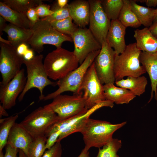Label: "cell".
I'll use <instances>...</instances> for the list:
<instances>
[{
	"instance_id": "74e56055",
	"label": "cell",
	"mask_w": 157,
	"mask_h": 157,
	"mask_svg": "<svg viewBox=\"0 0 157 157\" xmlns=\"http://www.w3.org/2000/svg\"><path fill=\"white\" fill-rule=\"evenodd\" d=\"M5 152L4 157H17V154L19 152V149L12 147L7 144L5 146Z\"/></svg>"
},
{
	"instance_id": "e0dca14e",
	"label": "cell",
	"mask_w": 157,
	"mask_h": 157,
	"mask_svg": "<svg viewBox=\"0 0 157 157\" xmlns=\"http://www.w3.org/2000/svg\"><path fill=\"white\" fill-rule=\"evenodd\" d=\"M33 138L19 123H15L10 132L7 144L13 147L22 150L27 157L28 148Z\"/></svg>"
},
{
	"instance_id": "d6986e66",
	"label": "cell",
	"mask_w": 157,
	"mask_h": 157,
	"mask_svg": "<svg viewBox=\"0 0 157 157\" xmlns=\"http://www.w3.org/2000/svg\"><path fill=\"white\" fill-rule=\"evenodd\" d=\"M67 7L70 17L78 27L85 28L89 25L90 8L88 0H74Z\"/></svg>"
},
{
	"instance_id": "2e32d148",
	"label": "cell",
	"mask_w": 157,
	"mask_h": 157,
	"mask_svg": "<svg viewBox=\"0 0 157 157\" xmlns=\"http://www.w3.org/2000/svg\"><path fill=\"white\" fill-rule=\"evenodd\" d=\"M126 28L118 19L111 20L106 40L117 55L123 52L126 47L125 40Z\"/></svg>"
},
{
	"instance_id": "8992f818",
	"label": "cell",
	"mask_w": 157,
	"mask_h": 157,
	"mask_svg": "<svg viewBox=\"0 0 157 157\" xmlns=\"http://www.w3.org/2000/svg\"><path fill=\"white\" fill-rule=\"evenodd\" d=\"M100 49L89 54L79 66L57 81L58 88L55 91L44 96L43 100L53 99L56 96L66 91L75 94H80L79 89L85 74L99 53Z\"/></svg>"
},
{
	"instance_id": "8d00e7d4",
	"label": "cell",
	"mask_w": 157,
	"mask_h": 157,
	"mask_svg": "<svg viewBox=\"0 0 157 157\" xmlns=\"http://www.w3.org/2000/svg\"><path fill=\"white\" fill-rule=\"evenodd\" d=\"M60 134V131H58L50 135L47 139L46 142V149H49L54 145L57 142Z\"/></svg>"
},
{
	"instance_id": "d6a6232c",
	"label": "cell",
	"mask_w": 157,
	"mask_h": 157,
	"mask_svg": "<svg viewBox=\"0 0 157 157\" xmlns=\"http://www.w3.org/2000/svg\"><path fill=\"white\" fill-rule=\"evenodd\" d=\"M52 10L53 11L52 14L41 19L51 22L60 20L70 17L67 6L62 8L56 9Z\"/></svg>"
},
{
	"instance_id": "9c48e42d",
	"label": "cell",
	"mask_w": 157,
	"mask_h": 157,
	"mask_svg": "<svg viewBox=\"0 0 157 157\" xmlns=\"http://www.w3.org/2000/svg\"><path fill=\"white\" fill-rule=\"evenodd\" d=\"M56 113L60 121L87 111L83 94L59 95L50 103L44 106Z\"/></svg>"
},
{
	"instance_id": "7c38bea8",
	"label": "cell",
	"mask_w": 157,
	"mask_h": 157,
	"mask_svg": "<svg viewBox=\"0 0 157 157\" xmlns=\"http://www.w3.org/2000/svg\"><path fill=\"white\" fill-rule=\"evenodd\" d=\"M116 56L115 51L106 40L94 61L96 74L102 84L115 82L114 66Z\"/></svg>"
},
{
	"instance_id": "30bf717a",
	"label": "cell",
	"mask_w": 157,
	"mask_h": 157,
	"mask_svg": "<svg viewBox=\"0 0 157 157\" xmlns=\"http://www.w3.org/2000/svg\"><path fill=\"white\" fill-rule=\"evenodd\" d=\"M86 108L89 109L106 100L103 85L96 74L94 62L87 70L79 89Z\"/></svg>"
},
{
	"instance_id": "484cf974",
	"label": "cell",
	"mask_w": 157,
	"mask_h": 157,
	"mask_svg": "<svg viewBox=\"0 0 157 157\" xmlns=\"http://www.w3.org/2000/svg\"><path fill=\"white\" fill-rule=\"evenodd\" d=\"M126 27L137 28L141 24L131 8L130 0H123V4L118 19Z\"/></svg>"
},
{
	"instance_id": "9a60e30c",
	"label": "cell",
	"mask_w": 157,
	"mask_h": 157,
	"mask_svg": "<svg viewBox=\"0 0 157 157\" xmlns=\"http://www.w3.org/2000/svg\"><path fill=\"white\" fill-rule=\"evenodd\" d=\"M24 68L8 83L0 85V101L3 107L9 109L16 104V100L23 91L26 82Z\"/></svg>"
},
{
	"instance_id": "8fae6325",
	"label": "cell",
	"mask_w": 157,
	"mask_h": 157,
	"mask_svg": "<svg viewBox=\"0 0 157 157\" xmlns=\"http://www.w3.org/2000/svg\"><path fill=\"white\" fill-rule=\"evenodd\" d=\"M0 72L2 81L0 85H5L10 81L21 70L24 59L11 45L0 42Z\"/></svg>"
},
{
	"instance_id": "f35d334b",
	"label": "cell",
	"mask_w": 157,
	"mask_h": 157,
	"mask_svg": "<svg viewBox=\"0 0 157 157\" xmlns=\"http://www.w3.org/2000/svg\"><path fill=\"white\" fill-rule=\"evenodd\" d=\"M68 1V0H57L51 10H53L56 9L62 8L67 7Z\"/></svg>"
},
{
	"instance_id": "d590c367",
	"label": "cell",
	"mask_w": 157,
	"mask_h": 157,
	"mask_svg": "<svg viewBox=\"0 0 157 157\" xmlns=\"http://www.w3.org/2000/svg\"><path fill=\"white\" fill-rule=\"evenodd\" d=\"M26 15L29 21L31 28L40 19L35 10V8L29 9L27 11Z\"/></svg>"
},
{
	"instance_id": "44dd1931",
	"label": "cell",
	"mask_w": 157,
	"mask_h": 157,
	"mask_svg": "<svg viewBox=\"0 0 157 157\" xmlns=\"http://www.w3.org/2000/svg\"><path fill=\"white\" fill-rule=\"evenodd\" d=\"M134 32V37L138 49L142 51L147 52H157V39L153 36L149 28L137 29Z\"/></svg>"
},
{
	"instance_id": "ab89813d",
	"label": "cell",
	"mask_w": 157,
	"mask_h": 157,
	"mask_svg": "<svg viewBox=\"0 0 157 157\" xmlns=\"http://www.w3.org/2000/svg\"><path fill=\"white\" fill-rule=\"evenodd\" d=\"M27 44L25 43H22L19 45L16 48L17 53L22 56L29 49Z\"/></svg>"
},
{
	"instance_id": "ffe728a7",
	"label": "cell",
	"mask_w": 157,
	"mask_h": 157,
	"mask_svg": "<svg viewBox=\"0 0 157 157\" xmlns=\"http://www.w3.org/2000/svg\"><path fill=\"white\" fill-rule=\"evenodd\" d=\"M103 88L106 99L117 104H128L136 97L129 90L117 87L113 83L104 84Z\"/></svg>"
},
{
	"instance_id": "e575fe53",
	"label": "cell",
	"mask_w": 157,
	"mask_h": 157,
	"mask_svg": "<svg viewBox=\"0 0 157 157\" xmlns=\"http://www.w3.org/2000/svg\"><path fill=\"white\" fill-rule=\"evenodd\" d=\"M35 10L39 17L42 18L50 16L53 13L49 5L42 3L35 7Z\"/></svg>"
},
{
	"instance_id": "f907efd6",
	"label": "cell",
	"mask_w": 157,
	"mask_h": 157,
	"mask_svg": "<svg viewBox=\"0 0 157 157\" xmlns=\"http://www.w3.org/2000/svg\"><path fill=\"white\" fill-rule=\"evenodd\" d=\"M0 157H4V155L2 150L0 151Z\"/></svg>"
},
{
	"instance_id": "f6af8a7d",
	"label": "cell",
	"mask_w": 157,
	"mask_h": 157,
	"mask_svg": "<svg viewBox=\"0 0 157 157\" xmlns=\"http://www.w3.org/2000/svg\"><path fill=\"white\" fill-rule=\"evenodd\" d=\"M8 116L9 115L8 113L2 106V105H0V119L1 118L2 116Z\"/></svg>"
},
{
	"instance_id": "5bb4252c",
	"label": "cell",
	"mask_w": 157,
	"mask_h": 157,
	"mask_svg": "<svg viewBox=\"0 0 157 157\" xmlns=\"http://www.w3.org/2000/svg\"><path fill=\"white\" fill-rule=\"evenodd\" d=\"M71 37L74 44L73 52L80 65L89 54L101 48L89 28L78 27Z\"/></svg>"
},
{
	"instance_id": "1f68e13d",
	"label": "cell",
	"mask_w": 157,
	"mask_h": 157,
	"mask_svg": "<svg viewBox=\"0 0 157 157\" xmlns=\"http://www.w3.org/2000/svg\"><path fill=\"white\" fill-rule=\"evenodd\" d=\"M122 142L121 140L113 138L112 140L103 146L102 149L99 148L96 157H120L117 152L121 148Z\"/></svg>"
},
{
	"instance_id": "7402d4cb",
	"label": "cell",
	"mask_w": 157,
	"mask_h": 157,
	"mask_svg": "<svg viewBox=\"0 0 157 157\" xmlns=\"http://www.w3.org/2000/svg\"><path fill=\"white\" fill-rule=\"evenodd\" d=\"M0 15L10 24L24 29H31L26 14L13 10L1 1L0 2Z\"/></svg>"
},
{
	"instance_id": "bcb514c9",
	"label": "cell",
	"mask_w": 157,
	"mask_h": 157,
	"mask_svg": "<svg viewBox=\"0 0 157 157\" xmlns=\"http://www.w3.org/2000/svg\"><path fill=\"white\" fill-rule=\"evenodd\" d=\"M78 157H90L89 155V152L88 151H85L83 149Z\"/></svg>"
},
{
	"instance_id": "3957f363",
	"label": "cell",
	"mask_w": 157,
	"mask_h": 157,
	"mask_svg": "<svg viewBox=\"0 0 157 157\" xmlns=\"http://www.w3.org/2000/svg\"><path fill=\"white\" fill-rule=\"evenodd\" d=\"M31 29L33 34L27 44L31 46L32 49L39 54L43 51L44 44L52 45L58 48L61 47L64 42H73L70 36L58 31L46 20L40 19Z\"/></svg>"
},
{
	"instance_id": "603a6c76",
	"label": "cell",
	"mask_w": 157,
	"mask_h": 157,
	"mask_svg": "<svg viewBox=\"0 0 157 157\" xmlns=\"http://www.w3.org/2000/svg\"><path fill=\"white\" fill-rule=\"evenodd\" d=\"M3 31L8 35V40L17 48L20 44L27 43L33 34L31 29L23 28L11 24H7Z\"/></svg>"
},
{
	"instance_id": "52a82bcc",
	"label": "cell",
	"mask_w": 157,
	"mask_h": 157,
	"mask_svg": "<svg viewBox=\"0 0 157 157\" xmlns=\"http://www.w3.org/2000/svg\"><path fill=\"white\" fill-rule=\"evenodd\" d=\"M59 121L57 115L44 106L35 110L19 124L34 138L45 136L49 128Z\"/></svg>"
},
{
	"instance_id": "7a4b0ae2",
	"label": "cell",
	"mask_w": 157,
	"mask_h": 157,
	"mask_svg": "<svg viewBox=\"0 0 157 157\" xmlns=\"http://www.w3.org/2000/svg\"><path fill=\"white\" fill-rule=\"evenodd\" d=\"M43 64L48 77L58 80L77 68L79 63L73 51L60 47L49 53Z\"/></svg>"
},
{
	"instance_id": "6da1fadb",
	"label": "cell",
	"mask_w": 157,
	"mask_h": 157,
	"mask_svg": "<svg viewBox=\"0 0 157 157\" xmlns=\"http://www.w3.org/2000/svg\"><path fill=\"white\" fill-rule=\"evenodd\" d=\"M126 123V122L113 124L103 120L94 119L89 118L80 131L83 137L85 151L90 148H99L106 144L113 139L114 132Z\"/></svg>"
},
{
	"instance_id": "4fadbf2b",
	"label": "cell",
	"mask_w": 157,
	"mask_h": 157,
	"mask_svg": "<svg viewBox=\"0 0 157 157\" xmlns=\"http://www.w3.org/2000/svg\"><path fill=\"white\" fill-rule=\"evenodd\" d=\"M88 1L90 8L89 29L102 45L106 40L111 21L104 11L100 0Z\"/></svg>"
},
{
	"instance_id": "ee69618b",
	"label": "cell",
	"mask_w": 157,
	"mask_h": 157,
	"mask_svg": "<svg viewBox=\"0 0 157 157\" xmlns=\"http://www.w3.org/2000/svg\"><path fill=\"white\" fill-rule=\"evenodd\" d=\"M149 29L153 36L157 39V21L154 22Z\"/></svg>"
},
{
	"instance_id": "d4e9b609",
	"label": "cell",
	"mask_w": 157,
	"mask_h": 157,
	"mask_svg": "<svg viewBox=\"0 0 157 157\" xmlns=\"http://www.w3.org/2000/svg\"><path fill=\"white\" fill-rule=\"evenodd\" d=\"M132 10L141 25L149 28L154 23L156 9L145 7L137 3L135 0H130Z\"/></svg>"
},
{
	"instance_id": "b9f144b4",
	"label": "cell",
	"mask_w": 157,
	"mask_h": 157,
	"mask_svg": "<svg viewBox=\"0 0 157 157\" xmlns=\"http://www.w3.org/2000/svg\"><path fill=\"white\" fill-rule=\"evenodd\" d=\"M33 51L28 49L23 56L24 59L26 60L32 59L34 57Z\"/></svg>"
},
{
	"instance_id": "ba28073f",
	"label": "cell",
	"mask_w": 157,
	"mask_h": 157,
	"mask_svg": "<svg viewBox=\"0 0 157 157\" xmlns=\"http://www.w3.org/2000/svg\"><path fill=\"white\" fill-rule=\"evenodd\" d=\"M114 103L111 101L106 100L97 104L86 112L69 119L58 121L49 128L45 136L48 138L52 133L60 131L61 134L57 142H60L71 134L80 132L90 115L96 110L103 107L112 108L114 106Z\"/></svg>"
},
{
	"instance_id": "f1b7e54d",
	"label": "cell",
	"mask_w": 157,
	"mask_h": 157,
	"mask_svg": "<svg viewBox=\"0 0 157 157\" xmlns=\"http://www.w3.org/2000/svg\"><path fill=\"white\" fill-rule=\"evenodd\" d=\"M105 13L111 21L118 19L123 4V0H101Z\"/></svg>"
},
{
	"instance_id": "60d3db41",
	"label": "cell",
	"mask_w": 157,
	"mask_h": 157,
	"mask_svg": "<svg viewBox=\"0 0 157 157\" xmlns=\"http://www.w3.org/2000/svg\"><path fill=\"white\" fill-rule=\"evenodd\" d=\"M141 3H145L147 7L151 8L157 6V0H135Z\"/></svg>"
},
{
	"instance_id": "7bdbcfd3",
	"label": "cell",
	"mask_w": 157,
	"mask_h": 157,
	"mask_svg": "<svg viewBox=\"0 0 157 157\" xmlns=\"http://www.w3.org/2000/svg\"><path fill=\"white\" fill-rule=\"evenodd\" d=\"M6 21L3 17L0 15V36H1L3 35V31L7 25Z\"/></svg>"
},
{
	"instance_id": "4316f807",
	"label": "cell",
	"mask_w": 157,
	"mask_h": 157,
	"mask_svg": "<svg viewBox=\"0 0 157 157\" xmlns=\"http://www.w3.org/2000/svg\"><path fill=\"white\" fill-rule=\"evenodd\" d=\"M41 0H3L1 1L10 8L19 13L26 14L32 8L42 3Z\"/></svg>"
},
{
	"instance_id": "836d02e7",
	"label": "cell",
	"mask_w": 157,
	"mask_h": 157,
	"mask_svg": "<svg viewBox=\"0 0 157 157\" xmlns=\"http://www.w3.org/2000/svg\"><path fill=\"white\" fill-rule=\"evenodd\" d=\"M62 149L60 142H57L50 149L45 151L42 157H61Z\"/></svg>"
},
{
	"instance_id": "7dc6e473",
	"label": "cell",
	"mask_w": 157,
	"mask_h": 157,
	"mask_svg": "<svg viewBox=\"0 0 157 157\" xmlns=\"http://www.w3.org/2000/svg\"><path fill=\"white\" fill-rule=\"evenodd\" d=\"M0 42L4 43V44L8 45H11V42L9 41L8 40H7L4 39L1 36H0Z\"/></svg>"
},
{
	"instance_id": "681fc988",
	"label": "cell",
	"mask_w": 157,
	"mask_h": 157,
	"mask_svg": "<svg viewBox=\"0 0 157 157\" xmlns=\"http://www.w3.org/2000/svg\"><path fill=\"white\" fill-rule=\"evenodd\" d=\"M156 15L154 21V22L157 21V8L156 9Z\"/></svg>"
},
{
	"instance_id": "4dcf8cb0",
	"label": "cell",
	"mask_w": 157,
	"mask_h": 157,
	"mask_svg": "<svg viewBox=\"0 0 157 157\" xmlns=\"http://www.w3.org/2000/svg\"><path fill=\"white\" fill-rule=\"evenodd\" d=\"M47 139L45 136L34 138L29 145L27 157H42L46 149Z\"/></svg>"
},
{
	"instance_id": "f546056e",
	"label": "cell",
	"mask_w": 157,
	"mask_h": 157,
	"mask_svg": "<svg viewBox=\"0 0 157 157\" xmlns=\"http://www.w3.org/2000/svg\"><path fill=\"white\" fill-rule=\"evenodd\" d=\"M72 21L70 17L60 20L49 22L58 31L71 37L78 27Z\"/></svg>"
},
{
	"instance_id": "277c9868",
	"label": "cell",
	"mask_w": 157,
	"mask_h": 157,
	"mask_svg": "<svg viewBox=\"0 0 157 157\" xmlns=\"http://www.w3.org/2000/svg\"><path fill=\"white\" fill-rule=\"evenodd\" d=\"M141 51L135 42L126 45L123 52L116 55L114 66L115 81L125 76L138 77L146 72L140 64V56Z\"/></svg>"
},
{
	"instance_id": "c3c4849f",
	"label": "cell",
	"mask_w": 157,
	"mask_h": 157,
	"mask_svg": "<svg viewBox=\"0 0 157 157\" xmlns=\"http://www.w3.org/2000/svg\"><path fill=\"white\" fill-rule=\"evenodd\" d=\"M19 157H27L24 152L21 149H19Z\"/></svg>"
},
{
	"instance_id": "5b68a950",
	"label": "cell",
	"mask_w": 157,
	"mask_h": 157,
	"mask_svg": "<svg viewBox=\"0 0 157 157\" xmlns=\"http://www.w3.org/2000/svg\"><path fill=\"white\" fill-rule=\"evenodd\" d=\"M43 56L42 54L34 56L29 60L24 59V63L26 68V82L24 89L18 98L19 101H22L26 94L30 89L36 88L39 90L40 94L39 99L43 100L44 88L48 85L55 86L57 82L51 81L49 78L42 63Z\"/></svg>"
},
{
	"instance_id": "ac0fdd59",
	"label": "cell",
	"mask_w": 157,
	"mask_h": 157,
	"mask_svg": "<svg viewBox=\"0 0 157 157\" xmlns=\"http://www.w3.org/2000/svg\"><path fill=\"white\" fill-rule=\"evenodd\" d=\"M140 60L150 80L151 91L148 103L152 99L154 93L157 104V52L149 53L141 51Z\"/></svg>"
},
{
	"instance_id": "cb8c5ba5",
	"label": "cell",
	"mask_w": 157,
	"mask_h": 157,
	"mask_svg": "<svg viewBox=\"0 0 157 157\" xmlns=\"http://www.w3.org/2000/svg\"><path fill=\"white\" fill-rule=\"evenodd\" d=\"M115 83L117 86L128 89L136 96H140L145 91L147 80L144 76H128L126 79L116 81Z\"/></svg>"
},
{
	"instance_id": "83f0119b",
	"label": "cell",
	"mask_w": 157,
	"mask_h": 157,
	"mask_svg": "<svg viewBox=\"0 0 157 157\" xmlns=\"http://www.w3.org/2000/svg\"><path fill=\"white\" fill-rule=\"evenodd\" d=\"M18 115L11 116L0 119V151L7 144L8 139L10 130L16 123Z\"/></svg>"
}]
</instances>
